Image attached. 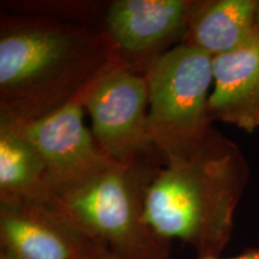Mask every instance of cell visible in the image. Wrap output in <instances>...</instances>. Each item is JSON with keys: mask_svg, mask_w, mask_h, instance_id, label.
<instances>
[{"mask_svg": "<svg viewBox=\"0 0 259 259\" xmlns=\"http://www.w3.org/2000/svg\"><path fill=\"white\" fill-rule=\"evenodd\" d=\"M120 59L102 28L2 12L0 122L36 120L58 111Z\"/></svg>", "mask_w": 259, "mask_h": 259, "instance_id": "6da1fadb", "label": "cell"}, {"mask_svg": "<svg viewBox=\"0 0 259 259\" xmlns=\"http://www.w3.org/2000/svg\"><path fill=\"white\" fill-rule=\"evenodd\" d=\"M250 169L238 144L211 127L191 150L164 162L147 187L144 220L164 240L179 239L197 258L220 257Z\"/></svg>", "mask_w": 259, "mask_h": 259, "instance_id": "7a4b0ae2", "label": "cell"}, {"mask_svg": "<svg viewBox=\"0 0 259 259\" xmlns=\"http://www.w3.org/2000/svg\"><path fill=\"white\" fill-rule=\"evenodd\" d=\"M163 164H114L56 193L48 205L114 259H169L170 241L144 220L147 187Z\"/></svg>", "mask_w": 259, "mask_h": 259, "instance_id": "3957f363", "label": "cell"}, {"mask_svg": "<svg viewBox=\"0 0 259 259\" xmlns=\"http://www.w3.org/2000/svg\"><path fill=\"white\" fill-rule=\"evenodd\" d=\"M212 59L183 42L151 60L145 70L149 131L163 164L191 150L212 127Z\"/></svg>", "mask_w": 259, "mask_h": 259, "instance_id": "277c9868", "label": "cell"}, {"mask_svg": "<svg viewBox=\"0 0 259 259\" xmlns=\"http://www.w3.org/2000/svg\"><path fill=\"white\" fill-rule=\"evenodd\" d=\"M83 106L92 118L94 138L113 162L163 164L149 131L144 71L115 61L83 93Z\"/></svg>", "mask_w": 259, "mask_h": 259, "instance_id": "5b68a950", "label": "cell"}, {"mask_svg": "<svg viewBox=\"0 0 259 259\" xmlns=\"http://www.w3.org/2000/svg\"><path fill=\"white\" fill-rule=\"evenodd\" d=\"M84 109L82 94L36 120L0 122L30 142L40 154L46 166L52 198L60 191L118 164L103 153L93 132L84 125Z\"/></svg>", "mask_w": 259, "mask_h": 259, "instance_id": "8992f818", "label": "cell"}, {"mask_svg": "<svg viewBox=\"0 0 259 259\" xmlns=\"http://www.w3.org/2000/svg\"><path fill=\"white\" fill-rule=\"evenodd\" d=\"M198 0H115L102 18L122 60L144 71L155 58L183 44Z\"/></svg>", "mask_w": 259, "mask_h": 259, "instance_id": "52a82bcc", "label": "cell"}, {"mask_svg": "<svg viewBox=\"0 0 259 259\" xmlns=\"http://www.w3.org/2000/svg\"><path fill=\"white\" fill-rule=\"evenodd\" d=\"M0 245L5 259H92L99 244L48 204L0 203Z\"/></svg>", "mask_w": 259, "mask_h": 259, "instance_id": "ba28073f", "label": "cell"}, {"mask_svg": "<svg viewBox=\"0 0 259 259\" xmlns=\"http://www.w3.org/2000/svg\"><path fill=\"white\" fill-rule=\"evenodd\" d=\"M209 113L220 121L253 132L259 127V37L212 59Z\"/></svg>", "mask_w": 259, "mask_h": 259, "instance_id": "9c48e42d", "label": "cell"}, {"mask_svg": "<svg viewBox=\"0 0 259 259\" xmlns=\"http://www.w3.org/2000/svg\"><path fill=\"white\" fill-rule=\"evenodd\" d=\"M257 0H198L184 42L212 58L253 38Z\"/></svg>", "mask_w": 259, "mask_h": 259, "instance_id": "30bf717a", "label": "cell"}, {"mask_svg": "<svg viewBox=\"0 0 259 259\" xmlns=\"http://www.w3.org/2000/svg\"><path fill=\"white\" fill-rule=\"evenodd\" d=\"M52 191L44 160L30 142L0 125V203L48 204Z\"/></svg>", "mask_w": 259, "mask_h": 259, "instance_id": "8fae6325", "label": "cell"}, {"mask_svg": "<svg viewBox=\"0 0 259 259\" xmlns=\"http://www.w3.org/2000/svg\"><path fill=\"white\" fill-rule=\"evenodd\" d=\"M254 35L259 37V0H257L254 10Z\"/></svg>", "mask_w": 259, "mask_h": 259, "instance_id": "7c38bea8", "label": "cell"}, {"mask_svg": "<svg viewBox=\"0 0 259 259\" xmlns=\"http://www.w3.org/2000/svg\"><path fill=\"white\" fill-rule=\"evenodd\" d=\"M0 259H5V258H3V257H0Z\"/></svg>", "mask_w": 259, "mask_h": 259, "instance_id": "4fadbf2b", "label": "cell"}]
</instances>
